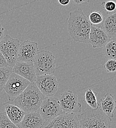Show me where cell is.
I'll return each instance as SVG.
<instances>
[{
    "mask_svg": "<svg viewBox=\"0 0 116 128\" xmlns=\"http://www.w3.org/2000/svg\"><path fill=\"white\" fill-rule=\"evenodd\" d=\"M19 46V40L8 34L0 42V51L11 68H13L17 61Z\"/></svg>",
    "mask_w": 116,
    "mask_h": 128,
    "instance_id": "5b68a950",
    "label": "cell"
},
{
    "mask_svg": "<svg viewBox=\"0 0 116 128\" xmlns=\"http://www.w3.org/2000/svg\"><path fill=\"white\" fill-rule=\"evenodd\" d=\"M100 106L104 113L110 118L114 117L116 110V100L114 96L111 93H107L103 98L100 100Z\"/></svg>",
    "mask_w": 116,
    "mask_h": 128,
    "instance_id": "9a60e30c",
    "label": "cell"
},
{
    "mask_svg": "<svg viewBox=\"0 0 116 128\" xmlns=\"http://www.w3.org/2000/svg\"><path fill=\"white\" fill-rule=\"evenodd\" d=\"M100 27L110 38L116 37V12L107 16Z\"/></svg>",
    "mask_w": 116,
    "mask_h": 128,
    "instance_id": "e0dca14e",
    "label": "cell"
},
{
    "mask_svg": "<svg viewBox=\"0 0 116 128\" xmlns=\"http://www.w3.org/2000/svg\"><path fill=\"white\" fill-rule=\"evenodd\" d=\"M84 101L92 110H97L100 107L95 94L91 88L87 89L85 93Z\"/></svg>",
    "mask_w": 116,
    "mask_h": 128,
    "instance_id": "d6986e66",
    "label": "cell"
},
{
    "mask_svg": "<svg viewBox=\"0 0 116 128\" xmlns=\"http://www.w3.org/2000/svg\"><path fill=\"white\" fill-rule=\"evenodd\" d=\"M0 128H19L13 123L5 112L0 113Z\"/></svg>",
    "mask_w": 116,
    "mask_h": 128,
    "instance_id": "7402d4cb",
    "label": "cell"
},
{
    "mask_svg": "<svg viewBox=\"0 0 116 128\" xmlns=\"http://www.w3.org/2000/svg\"><path fill=\"white\" fill-rule=\"evenodd\" d=\"M73 2L76 4H82L89 2V0H73Z\"/></svg>",
    "mask_w": 116,
    "mask_h": 128,
    "instance_id": "484cf974",
    "label": "cell"
},
{
    "mask_svg": "<svg viewBox=\"0 0 116 128\" xmlns=\"http://www.w3.org/2000/svg\"><path fill=\"white\" fill-rule=\"evenodd\" d=\"M13 68L7 66L0 68V92H1L5 86L10 76L13 73Z\"/></svg>",
    "mask_w": 116,
    "mask_h": 128,
    "instance_id": "ffe728a7",
    "label": "cell"
},
{
    "mask_svg": "<svg viewBox=\"0 0 116 128\" xmlns=\"http://www.w3.org/2000/svg\"><path fill=\"white\" fill-rule=\"evenodd\" d=\"M44 98L33 82L30 83L20 95L10 102L28 113L38 110Z\"/></svg>",
    "mask_w": 116,
    "mask_h": 128,
    "instance_id": "7a4b0ae2",
    "label": "cell"
},
{
    "mask_svg": "<svg viewBox=\"0 0 116 128\" xmlns=\"http://www.w3.org/2000/svg\"><path fill=\"white\" fill-rule=\"evenodd\" d=\"M110 38L99 27L91 26L89 36V43L94 48L104 47L109 42Z\"/></svg>",
    "mask_w": 116,
    "mask_h": 128,
    "instance_id": "4fadbf2b",
    "label": "cell"
},
{
    "mask_svg": "<svg viewBox=\"0 0 116 128\" xmlns=\"http://www.w3.org/2000/svg\"><path fill=\"white\" fill-rule=\"evenodd\" d=\"M80 128H111L112 119L102 111L100 106L95 110L87 108L78 116Z\"/></svg>",
    "mask_w": 116,
    "mask_h": 128,
    "instance_id": "3957f363",
    "label": "cell"
},
{
    "mask_svg": "<svg viewBox=\"0 0 116 128\" xmlns=\"http://www.w3.org/2000/svg\"><path fill=\"white\" fill-rule=\"evenodd\" d=\"M44 128H80V126L76 115L62 113Z\"/></svg>",
    "mask_w": 116,
    "mask_h": 128,
    "instance_id": "30bf717a",
    "label": "cell"
},
{
    "mask_svg": "<svg viewBox=\"0 0 116 128\" xmlns=\"http://www.w3.org/2000/svg\"><path fill=\"white\" fill-rule=\"evenodd\" d=\"M34 83L41 93L46 97L53 96L58 90V81L53 74L37 76Z\"/></svg>",
    "mask_w": 116,
    "mask_h": 128,
    "instance_id": "9c48e42d",
    "label": "cell"
},
{
    "mask_svg": "<svg viewBox=\"0 0 116 128\" xmlns=\"http://www.w3.org/2000/svg\"><path fill=\"white\" fill-rule=\"evenodd\" d=\"M4 28L0 23V42L4 37Z\"/></svg>",
    "mask_w": 116,
    "mask_h": 128,
    "instance_id": "4316f807",
    "label": "cell"
},
{
    "mask_svg": "<svg viewBox=\"0 0 116 128\" xmlns=\"http://www.w3.org/2000/svg\"><path fill=\"white\" fill-rule=\"evenodd\" d=\"M30 83L29 81L13 72L4 88L10 102L20 95Z\"/></svg>",
    "mask_w": 116,
    "mask_h": 128,
    "instance_id": "8992f818",
    "label": "cell"
},
{
    "mask_svg": "<svg viewBox=\"0 0 116 128\" xmlns=\"http://www.w3.org/2000/svg\"><path fill=\"white\" fill-rule=\"evenodd\" d=\"M45 123L39 111L37 110L25 113L18 127L19 128H43Z\"/></svg>",
    "mask_w": 116,
    "mask_h": 128,
    "instance_id": "5bb4252c",
    "label": "cell"
},
{
    "mask_svg": "<svg viewBox=\"0 0 116 128\" xmlns=\"http://www.w3.org/2000/svg\"><path fill=\"white\" fill-rule=\"evenodd\" d=\"M33 62L36 76L53 74L55 72V57L49 51L39 50Z\"/></svg>",
    "mask_w": 116,
    "mask_h": 128,
    "instance_id": "277c9868",
    "label": "cell"
},
{
    "mask_svg": "<svg viewBox=\"0 0 116 128\" xmlns=\"http://www.w3.org/2000/svg\"><path fill=\"white\" fill-rule=\"evenodd\" d=\"M105 70L108 72H116V61L114 60H108L104 66Z\"/></svg>",
    "mask_w": 116,
    "mask_h": 128,
    "instance_id": "cb8c5ba5",
    "label": "cell"
},
{
    "mask_svg": "<svg viewBox=\"0 0 116 128\" xmlns=\"http://www.w3.org/2000/svg\"><path fill=\"white\" fill-rule=\"evenodd\" d=\"M88 16L80 8L70 12L67 20V29L71 38L76 42L89 43V36L91 28Z\"/></svg>",
    "mask_w": 116,
    "mask_h": 128,
    "instance_id": "6da1fadb",
    "label": "cell"
},
{
    "mask_svg": "<svg viewBox=\"0 0 116 128\" xmlns=\"http://www.w3.org/2000/svg\"><path fill=\"white\" fill-rule=\"evenodd\" d=\"M59 3L63 6H66L67 4H68L70 0H58Z\"/></svg>",
    "mask_w": 116,
    "mask_h": 128,
    "instance_id": "83f0119b",
    "label": "cell"
},
{
    "mask_svg": "<svg viewBox=\"0 0 116 128\" xmlns=\"http://www.w3.org/2000/svg\"><path fill=\"white\" fill-rule=\"evenodd\" d=\"M101 5L107 13L112 12L116 10V2L113 0L103 2Z\"/></svg>",
    "mask_w": 116,
    "mask_h": 128,
    "instance_id": "603a6c76",
    "label": "cell"
},
{
    "mask_svg": "<svg viewBox=\"0 0 116 128\" xmlns=\"http://www.w3.org/2000/svg\"><path fill=\"white\" fill-rule=\"evenodd\" d=\"M13 72L29 81L30 83L35 82L36 74L32 62L17 61L12 70Z\"/></svg>",
    "mask_w": 116,
    "mask_h": 128,
    "instance_id": "7c38bea8",
    "label": "cell"
},
{
    "mask_svg": "<svg viewBox=\"0 0 116 128\" xmlns=\"http://www.w3.org/2000/svg\"><path fill=\"white\" fill-rule=\"evenodd\" d=\"M5 113L9 119L17 126L23 118L25 113L15 104L11 102L5 106Z\"/></svg>",
    "mask_w": 116,
    "mask_h": 128,
    "instance_id": "2e32d148",
    "label": "cell"
},
{
    "mask_svg": "<svg viewBox=\"0 0 116 128\" xmlns=\"http://www.w3.org/2000/svg\"><path fill=\"white\" fill-rule=\"evenodd\" d=\"M39 51L38 45L36 42L25 40L20 44L17 61L33 62Z\"/></svg>",
    "mask_w": 116,
    "mask_h": 128,
    "instance_id": "8fae6325",
    "label": "cell"
},
{
    "mask_svg": "<svg viewBox=\"0 0 116 128\" xmlns=\"http://www.w3.org/2000/svg\"><path fill=\"white\" fill-rule=\"evenodd\" d=\"M7 66H9L6 59L5 58L3 55L0 51V68H5Z\"/></svg>",
    "mask_w": 116,
    "mask_h": 128,
    "instance_id": "d4e9b609",
    "label": "cell"
},
{
    "mask_svg": "<svg viewBox=\"0 0 116 128\" xmlns=\"http://www.w3.org/2000/svg\"><path fill=\"white\" fill-rule=\"evenodd\" d=\"M58 99L63 113L76 115L82 112V104L79 101L78 96L74 92L70 90L64 92Z\"/></svg>",
    "mask_w": 116,
    "mask_h": 128,
    "instance_id": "ba28073f",
    "label": "cell"
},
{
    "mask_svg": "<svg viewBox=\"0 0 116 128\" xmlns=\"http://www.w3.org/2000/svg\"><path fill=\"white\" fill-rule=\"evenodd\" d=\"M89 20L92 25L100 27L104 21V16L99 11H95L90 14L88 16Z\"/></svg>",
    "mask_w": 116,
    "mask_h": 128,
    "instance_id": "44dd1931",
    "label": "cell"
},
{
    "mask_svg": "<svg viewBox=\"0 0 116 128\" xmlns=\"http://www.w3.org/2000/svg\"><path fill=\"white\" fill-rule=\"evenodd\" d=\"M38 110L45 123L50 122L63 113L58 98L53 96H45Z\"/></svg>",
    "mask_w": 116,
    "mask_h": 128,
    "instance_id": "52a82bcc",
    "label": "cell"
},
{
    "mask_svg": "<svg viewBox=\"0 0 116 128\" xmlns=\"http://www.w3.org/2000/svg\"><path fill=\"white\" fill-rule=\"evenodd\" d=\"M103 48V52L104 57L108 60L116 61V37L110 38Z\"/></svg>",
    "mask_w": 116,
    "mask_h": 128,
    "instance_id": "ac0fdd59",
    "label": "cell"
}]
</instances>
